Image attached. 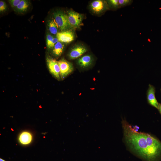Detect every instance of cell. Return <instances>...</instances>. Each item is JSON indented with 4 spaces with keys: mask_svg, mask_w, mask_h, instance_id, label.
Here are the masks:
<instances>
[{
    "mask_svg": "<svg viewBox=\"0 0 161 161\" xmlns=\"http://www.w3.org/2000/svg\"><path fill=\"white\" fill-rule=\"evenodd\" d=\"M122 123L124 142L131 152L144 161H160L161 141L148 133L137 131L125 120Z\"/></svg>",
    "mask_w": 161,
    "mask_h": 161,
    "instance_id": "6da1fadb",
    "label": "cell"
},
{
    "mask_svg": "<svg viewBox=\"0 0 161 161\" xmlns=\"http://www.w3.org/2000/svg\"><path fill=\"white\" fill-rule=\"evenodd\" d=\"M53 16L54 19L60 30H65L69 27L67 15L62 11H58L55 12Z\"/></svg>",
    "mask_w": 161,
    "mask_h": 161,
    "instance_id": "7a4b0ae2",
    "label": "cell"
},
{
    "mask_svg": "<svg viewBox=\"0 0 161 161\" xmlns=\"http://www.w3.org/2000/svg\"><path fill=\"white\" fill-rule=\"evenodd\" d=\"M67 15L69 27L76 28L79 27L83 20L82 14L71 10L68 12Z\"/></svg>",
    "mask_w": 161,
    "mask_h": 161,
    "instance_id": "3957f363",
    "label": "cell"
},
{
    "mask_svg": "<svg viewBox=\"0 0 161 161\" xmlns=\"http://www.w3.org/2000/svg\"><path fill=\"white\" fill-rule=\"evenodd\" d=\"M60 70L61 78L64 79L74 70L72 64L64 58L58 61Z\"/></svg>",
    "mask_w": 161,
    "mask_h": 161,
    "instance_id": "277c9868",
    "label": "cell"
},
{
    "mask_svg": "<svg viewBox=\"0 0 161 161\" xmlns=\"http://www.w3.org/2000/svg\"><path fill=\"white\" fill-rule=\"evenodd\" d=\"M47 65L50 73L56 78L60 80V70L58 61L49 57L46 58Z\"/></svg>",
    "mask_w": 161,
    "mask_h": 161,
    "instance_id": "5b68a950",
    "label": "cell"
},
{
    "mask_svg": "<svg viewBox=\"0 0 161 161\" xmlns=\"http://www.w3.org/2000/svg\"><path fill=\"white\" fill-rule=\"evenodd\" d=\"M90 8L94 13L100 14L108 8L106 2L103 0H96L92 2L90 5Z\"/></svg>",
    "mask_w": 161,
    "mask_h": 161,
    "instance_id": "8992f818",
    "label": "cell"
},
{
    "mask_svg": "<svg viewBox=\"0 0 161 161\" xmlns=\"http://www.w3.org/2000/svg\"><path fill=\"white\" fill-rule=\"evenodd\" d=\"M87 51V48L81 44L76 45L69 51L68 56L70 59H75L81 56Z\"/></svg>",
    "mask_w": 161,
    "mask_h": 161,
    "instance_id": "52a82bcc",
    "label": "cell"
},
{
    "mask_svg": "<svg viewBox=\"0 0 161 161\" xmlns=\"http://www.w3.org/2000/svg\"><path fill=\"white\" fill-rule=\"evenodd\" d=\"M155 87L152 85L149 84L147 91V97L148 103L158 109L159 103L155 97Z\"/></svg>",
    "mask_w": 161,
    "mask_h": 161,
    "instance_id": "ba28073f",
    "label": "cell"
},
{
    "mask_svg": "<svg viewBox=\"0 0 161 161\" xmlns=\"http://www.w3.org/2000/svg\"><path fill=\"white\" fill-rule=\"evenodd\" d=\"M56 37L59 41L62 43H69L74 40V35L72 31L66 30L58 32L56 34Z\"/></svg>",
    "mask_w": 161,
    "mask_h": 161,
    "instance_id": "9c48e42d",
    "label": "cell"
},
{
    "mask_svg": "<svg viewBox=\"0 0 161 161\" xmlns=\"http://www.w3.org/2000/svg\"><path fill=\"white\" fill-rule=\"evenodd\" d=\"M93 61V58L91 55H86L78 59L77 63L81 68L85 69L91 66Z\"/></svg>",
    "mask_w": 161,
    "mask_h": 161,
    "instance_id": "30bf717a",
    "label": "cell"
},
{
    "mask_svg": "<svg viewBox=\"0 0 161 161\" xmlns=\"http://www.w3.org/2000/svg\"><path fill=\"white\" fill-rule=\"evenodd\" d=\"M32 136L30 133L27 131L22 132L19 135L18 140L22 145H27L32 141Z\"/></svg>",
    "mask_w": 161,
    "mask_h": 161,
    "instance_id": "8fae6325",
    "label": "cell"
},
{
    "mask_svg": "<svg viewBox=\"0 0 161 161\" xmlns=\"http://www.w3.org/2000/svg\"><path fill=\"white\" fill-rule=\"evenodd\" d=\"M64 48V45L62 43L58 41L53 48V54L56 57L60 56L63 52Z\"/></svg>",
    "mask_w": 161,
    "mask_h": 161,
    "instance_id": "7c38bea8",
    "label": "cell"
},
{
    "mask_svg": "<svg viewBox=\"0 0 161 161\" xmlns=\"http://www.w3.org/2000/svg\"><path fill=\"white\" fill-rule=\"evenodd\" d=\"M48 26L49 30L52 34L55 35L58 32L59 27L54 19H52L49 21Z\"/></svg>",
    "mask_w": 161,
    "mask_h": 161,
    "instance_id": "4fadbf2b",
    "label": "cell"
},
{
    "mask_svg": "<svg viewBox=\"0 0 161 161\" xmlns=\"http://www.w3.org/2000/svg\"><path fill=\"white\" fill-rule=\"evenodd\" d=\"M29 5L28 1L25 0H21L20 3L17 7L18 10L20 12H23L27 10Z\"/></svg>",
    "mask_w": 161,
    "mask_h": 161,
    "instance_id": "5bb4252c",
    "label": "cell"
},
{
    "mask_svg": "<svg viewBox=\"0 0 161 161\" xmlns=\"http://www.w3.org/2000/svg\"><path fill=\"white\" fill-rule=\"evenodd\" d=\"M54 38V37H53L52 35L50 34H48L47 35L46 38V43L48 49H52V44Z\"/></svg>",
    "mask_w": 161,
    "mask_h": 161,
    "instance_id": "9a60e30c",
    "label": "cell"
},
{
    "mask_svg": "<svg viewBox=\"0 0 161 161\" xmlns=\"http://www.w3.org/2000/svg\"><path fill=\"white\" fill-rule=\"evenodd\" d=\"M118 3L120 7H123L129 5L131 2L129 0H118Z\"/></svg>",
    "mask_w": 161,
    "mask_h": 161,
    "instance_id": "2e32d148",
    "label": "cell"
},
{
    "mask_svg": "<svg viewBox=\"0 0 161 161\" xmlns=\"http://www.w3.org/2000/svg\"><path fill=\"white\" fill-rule=\"evenodd\" d=\"M21 1V0H10L9 1L11 7H17Z\"/></svg>",
    "mask_w": 161,
    "mask_h": 161,
    "instance_id": "e0dca14e",
    "label": "cell"
},
{
    "mask_svg": "<svg viewBox=\"0 0 161 161\" xmlns=\"http://www.w3.org/2000/svg\"><path fill=\"white\" fill-rule=\"evenodd\" d=\"M118 0H110L109 1V3L113 7L117 8L119 7V5Z\"/></svg>",
    "mask_w": 161,
    "mask_h": 161,
    "instance_id": "ac0fdd59",
    "label": "cell"
},
{
    "mask_svg": "<svg viewBox=\"0 0 161 161\" xmlns=\"http://www.w3.org/2000/svg\"><path fill=\"white\" fill-rule=\"evenodd\" d=\"M6 4L5 2L2 1H0V11L1 12L4 11L6 8Z\"/></svg>",
    "mask_w": 161,
    "mask_h": 161,
    "instance_id": "d6986e66",
    "label": "cell"
},
{
    "mask_svg": "<svg viewBox=\"0 0 161 161\" xmlns=\"http://www.w3.org/2000/svg\"><path fill=\"white\" fill-rule=\"evenodd\" d=\"M158 109L161 114V104L159 103Z\"/></svg>",
    "mask_w": 161,
    "mask_h": 161,
    "instance_id": "ffe728a7",
    "label": "cell"
},
{
    "mask_svg": "<svg viewBox=\"0 0 161 161\" xmlns=\"http://www.w3.org/2000/svg\"><path fill=\"white\" fill-rule=\"evenodd\" d=\"M0 161H6L5 160H4L1 159V158H0Z\"/></svg>",
    "mask_w": 161,
    "mask_h": 161,
    "instance_id": "44dd1931",
    "label": "cell"
},
{
    "mask_svg": "<svg viewBox=\"0 0 161 161\" xmlns=\"http://www.w3.org/2000/svg\"><path fill=\"white\" fill-rule=\"evenodd\" d=\"M160 90H161V89H160Z\"/></svg>",
    "mask_w": 161,
    "mask_h": 161,
    "instance_id": "7402d4cb",
    "label": "cell"
}]
</instances>
